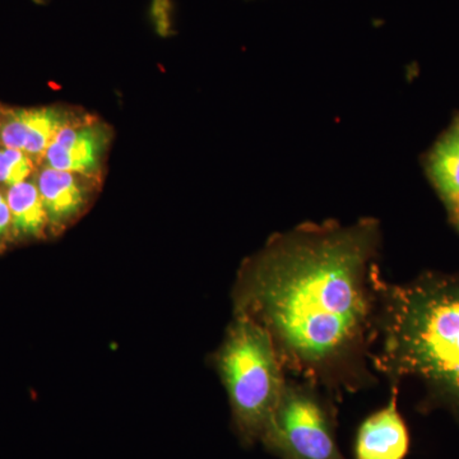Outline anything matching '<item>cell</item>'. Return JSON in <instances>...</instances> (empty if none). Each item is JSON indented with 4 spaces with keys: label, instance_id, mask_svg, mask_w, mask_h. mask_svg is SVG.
<instances>
[{
    "label": "cell",
    "instance_id": "obj_13",
    "mask_svg": "<svg viewBox=\"0 0 459 459\" xmlns=\"http://www.w3.org/2000/svg\"><path fill=\"white\" fill-rule=\"evenodd\" d=\"M449 216H451L452 222L455 223V225L457 226V229L459 230V204L457 207H455V210L453 211L451 214H449Z\"/></svg>",
    "mask_w": 459,
    "mask_h": 459
},
{
    "label": "cell",
    "instance_id": "obj_8",
    "mask_svg": "<svg viewBox=\"0 0 459 459\" xmlns=\"http://www.w3.org/2000/svg\"><path fill=\"white\" fill-rule=\"evenodd\" d=\"M83 175L45 168L39 175L38 186L48 220L53 226L65 225L86 204L89 190L81 180Z\"/></svg>",
    "mask_w": 459,
    "mask_h": 459
},
{
    "label": "cell",
    "instance_id": "obj_6",
    "mask_svg": "<svg viewBox=\"0 0 459 459\" xmlns=\"http://www.w3.org/2000/svg\"><path fill=\"white\" fill-rule=\"evenodd\" d=\"M107 143V132L98 124L72 122L57 133L44 159L48 168L89 177L98 171Z\"/></svg>",
    "mask_w": 459,
    "mask_h": 459
},
{
    "label": "cell",
    "instance_id": "obj_1",
    "mask_svg": "<svg viewBox=\"0 0 459 459\" xmlns=\"http://www.w3.org/2000/svg\"><path fill=\"white\" fill-rule=\"evenodd\" d=\"M380 240L374 219L305 222L273 235L241 268L235 313L267 331L283 369L303 382L332 391L368 385Z\"/></svg>",
    "mask_w": 459,
    "mask_h": 459
},
{
    "label": "cell",
    "instance_id": "obj_3",
    "mask_svg": "<svg viewBox=\"0 0 459 459\" xmlns=\"http://www.w3.org/2000/svg\"><path fill=\"white\" fill-rule=\"evenodd\" d=\"M216 364L238 437L244 444L262 442L287 382L270 334L247 314L235 313Z\"/></svg>",
    "mask_w": 459,
    "mask_h": 459
},
{
    "label": "cell",
    "instance_id": "obj_14",
    "mask_svg": "<svg viewBox=\"0 0 459 459\" xmlns=\"http://www.w3.org/2000/svg\"><path fill=\"white\" fill-rule=\"evenodd\" d=\"M451 128L459 135V114L455 117V122H453Z\"/></svg>",
    "mask_w": 459,
    "mask_h": 459
},
{
    "label": "cell",
    "instance_id": "obj_11",
    "mask_svg": "<svg viewBox=\"0 0 459 459\" xmlns=\"http://www.w3.org/2000/svg\"><path fill=\"white\" fill-rule=\"evenodd\" d=\"M33 171V160L13 148H0V184L11 186L29 179Z\"/></svg>",
    "mask_w": 459,
    "mask_h": 459
},
{
    "label": "cell",
    "instance_id": "obj_10",
    "mask_svg": "<svg viewBox=\"0 0 459 459\" xmlns=\"http://www.w3.org/2000/svg\"><path fill=\"white\" fill-rule=\"evenodd\" d=\"M5 199L11 211L14 234L27 238H40L44 235L49 220L35 183L26 180L11 186Z\"/></svg>",
    "mask_w": 459,
    "mask_h": 459
},
{
    "label": "cell",
    "instance_id": "obj_9",
    "mask_svg": "<svg viewBox=\"0 0 459 459\" xmlns=\"http://www.w3.org/2000/svg\"><path fill=\"white\" fill-rule=\"evenodd\" d=\"M425 174L451 214L459 204V135L451 126L422 159Z\"/></svg>",
    "mask_w": 459,
    "mask_h": 459
},
{
    "label": "cell",
    "instance_id": "obj_2",
    "mask_svg": "<svg viewBox=\"0 0 459 459\" xmlns=\"http://www.w3.org/2000/svg\"><path fill=\"white\" fill-rule=\"evenodd\" d=\"M376 318L370 361L397 386L404 377L428 391V406L459 425V274L428 272L407 283L371 271Z\"/></svg>",
    "mask_w": 459,
    "mask_h": 459
},
{
    "label": "cell",
    "instance_id": "obj_7",
    "mask_svg": "<svg viewBox=\"0 0 459 459\" xmlns=\"http://www.w3.org/2000/svg\"><path fill=\"white\" fill-rule=\"evenodd\" d=\"M391 401L371 413L359 428L356 459H404L410 452V433L398 410V389L394 385Z\"/></svg>",
    "mask_w": 459,
    "mask_h": 459
},
{
    "label": "cell",
    "instance_id": "obj_4",
    "mask_svg": "<svg viewBox=\"0 0 459 459\" xmlns=\"http://www.w3.org/2000/svg\"><path fill=\"white\" fill-rule=\"evenodd\" d=\"M261 443L280 459H346L338 448L333 410L303 380H287Z\"/></svg>",
    "mask_w": 459,
    "mask_h": 459
},
{
    "label": "cell",
    "instance_id": "obj_5",
    "mask_svg": "<svg viewBox=\"0 0 459 459\" xmlns=\"http://www.w3.org/2000/svg\"><path fill=\"white\" fill-rule=\"evenodd\" d=\"M65 111L54 108H20L9 111L0 126L3 147L25 152L32 160L44 157L57 133L71 124Z\"/></svg>",
    "mask_w": 459,
    "mask_h": 459
},
{
    "label": "cell",
    "instance_id": "obj_12",
    "mask_svg": "<svg viewBox=\"0 0 459 459\" xmlns=\"http://www.w3.org/2000/svg\"><path fill=\"white\" fill-rule=\"evenodd\" d=\"M12 228L11 211H9L7 199L0 193V241L7 237L9 229Z\"/></svg>",
    "mask_w": 459,
    "mask_h": 459
}]
</instances>
